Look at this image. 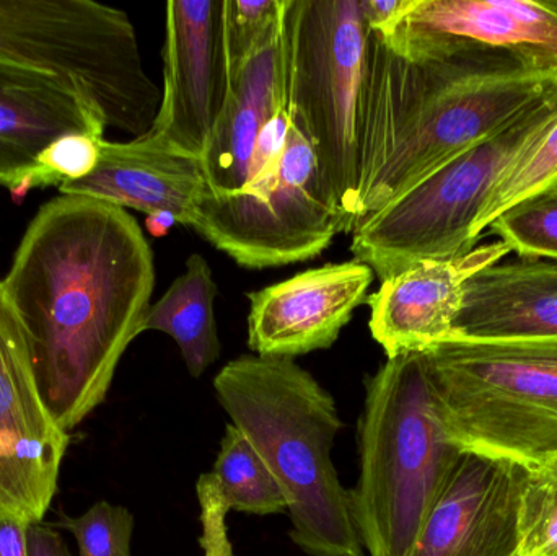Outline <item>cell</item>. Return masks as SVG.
Instances as JSON below:
<instances>
[{
    "label": "cell",
    "mask_w": 557,
    "mask_h": 556,
    "mask_svg": "<svg viewBox=\"0 0 557 556\" xmlns=\"http://www.w3.org/2000/svg\"><path fill=\"white\" fill-rule=\"evenodd\" d=\"M287 108L284 22L232 81L205 152L199 157L206 195L231 196L250 183L251 162L260 134Z\"/></svg>",
    "instance_id": "obj_18"
},
{
    "label": "cell",
    "mask_w": 557,
    "mask_h": 556,
    "mask_svg": "<svg viewBox=\"0 0 557 556\" xmlns=\"http://www.w3.org/2000/svg\"><path fill=\"white\" fill-rule=\"evenodd\" d=\"M198 496H208L225 512L255 516L287 512L281 489L247 437L227 424L211 473L198 480Z\"/></svg>",
    "instance_id": "obj_21"
},
{
    "label": "cell",
    "mask_w": 557,
    "mask_h": 556,
    "mask_svg": "<svg viewBox=\"0 0 557 556\" xmlns=\"http://www.w3.org/2000/svg\"><path fill=\"white\" fill-rule=\"evenodd\" d=\"M454 335L557 338V263L520 258L499 261L474 274L465 286Z\"/></svg>",
    "instance_id": "obj_19"
},
{
    "label": "cell",
    "mask_w": 557,
    "mask_h": 556,
    "mask_svg": "<svg viewBox=\"0 0 557 556\" xmlns=\"http://www.w3.org/2000/svg\"><path fill=\"white\" fill-rule=\"evenodd\" d=\"M59 526L74 535L78 556H133L134 516L124 506L100 502L77 518L62 516Z\"/></svg>",
    "instance_id": "obj_26"
},
{
    "label": "cell",
    "mask_w": 557,
    "mask_h": 556,
    "mask_svg": "<svg viewBox=\"0 0 557 556\" xmlns=\"http://www.w3.org/2000/svg\"><path fill=\"white\" fill-rule=\"evenodd\" d=\"M487 231L519 258L557 263V188L497 215Z\"/></svg>",
    "instance_id": "obj_24"
},
{
    "label": "cell",
    "mask_w": 557,
    "mask_h": 556,
    "mask_svg": "<svg viewBox=\"0 0 557 556\" xmlns=\"http://www.w3.org/2000/svg\"><path fill=\"white\" fill-rule=\"evenodd\" d=\"M556 120L557 90L395 201L366 215L352 232L354 258L383 283L419 261L447 260L473 250L474 227L487 199Z\"/></svg>",
    "instance_id": "obj_7"
},
{
    "label": "cell",
    "mask_w": 557,
    "mask_h": 556,
    "mask_svg": "<svg viewBox=\"0 0 557 556\" xmlns=\"http://www.w3.org/2000/svg\"><path fill=\"white\" fill-rule=\"evenodd\" d=\"M69 441L42 400L28 338L0 280V508L42 522Z\"/></svg>",
    "instance_id": "obj_10"
},
{
    "label": "cell",
    "mask_w": 557,
    "mask_h": 556,
    "mask_svg": "<svg viewBox=\"0 0 557 556\" xmlns=\"http://www.w3.org/2000/svg\"><path fill=\"white\" fill-rule=\"evenodd\" d=\"M287 108L317 160L321 188L352 234L359 214V123L369 28L360 0H287Z\"/></svg>",
    "instance_id": "obj_6"
},
{
    "label": "cell",
    "mask_w": 557,
    "mask_h": 556,
    "mask_svg": "<svg viewBox=\"0 0 557 556\" xmlns=\"http://www.w3.org/2000/svg\"><path fill=\"white\" fill-rule=\"evenodd\" d=\"M287 0H222V54L228 81L273 39Z\"/></svg>",
    "instance_id": "obj_23"
},
{
    "label": "cell",
    "mask_w": 557,
    "mask_h": 556,
    "mask_svg": "<svg viewBox=\"0 0 557 556\" xmlns=\"http://www.w3.org/2000/svg\"><path fill=\"white\" fill-rule=\"evenodd\" d=\"M42 400L71 433L104 400L156 287L149 240L124 208L61 195L29 222L2 280Z\"/></svg>",
    "instance_id": "obj_1"
},
{
    "label": "cell",
    "mask_w": 557,
    "mask_h": 556,
    "mask_svg": "<svg viewBox=\"0 0 557 556\" xmlns=\"http://www.w3.org/2000/svg\"><path fill=\"white\" fill-rule=\"evenodd\" d=\"M529 470L461 453L406 556H519Z\"/></svg>",
    "instance_id": "obj_12"
},
{
    "label": "cell",
    "mask_w": 557,
    "mask_h": 556,
    "mask_svg": "<svg viewBox=\"0 0 557 556\" xmlns=\"http://www.w3.org/2000/svg\"><path fill=\"white\" fill-rule=\"evenodd\" d=\"M214 392L276 480L292 542L308 556H367L331 457L343 421L330 392L294 359L258 355L227 362Z\"/></svg>",
    "instance_id": "obj_3"
},
{
    "label": "cell",
    "mask_w": 557,
    "mask_h": 556,
    "mask_svg": "<svg viewBox=\"0 0 557 556\" xmlns=\"http://www.w3.org/2000/svg\"><path fill=\"white\" fill-rule=\"evenodd\" d=\"M163 90L153 136L178 152H205L227 90L222 0L166 3Z\"/></svg>",
    "instance_id": "obj_13"
},
{
    "label": "cell",
    "mask_w": 557,
    "mask_h": 556,
    "mask_svg": "<svg viewBox=\"0 0 557 556\" xmlns=\"http://www.w3.org/2000/svg\"><path fill=\"white\" fill-rule=\"evenodd\" d=\"M556 90L557 67L509 52L412 62L369 32L357 147L360 221Z\"/></svg>",
    "instance_id": "obj_2"
},
{
    "label": "cell",
    "mask_w": 557,
    "mask_h": 556,
    "mask_svg": "<svg viewBox=\"0 0 557 556\" xmlns=\"http://www.w3.org/2000/svg\"><path fill=\"white\" fill-rule=\"evenodd\" d=\"M373 277L366 263L352 260L248 293V346L255 355L285 359L331 348L366 302Z\"/></svg>",
    "instance_id": "obj_14"
},
{
    "label": "cell",
    "mask_w": 557,
    "mask_h": 556,
    "mask_svg": "<svg viewBox=\"0 0 557 556\" xmlns=\"http://www.w3.org/2000/svg\"><path fill=\"white\" fill-rule=\"evenodd\" d=\"M540 473V475L545 477L548 482H552L553 485L557 486V464L555 466L549 467V469L543 470V472H536Z\"/></svg>",
    "instance_id": "obj_31"
},
{
    "label": "cell",
    "mask_w": 557,
    "mask_h": 556,
    "mask_svg": "<svg viewBox=\"0 0 557 556\" xmlns=\"http://www.w3.org/2000/svg\"><path fill=\"white\" fill-rule=\"evenodd\" d=\"M28 556H72L61 532L42 522L28 526Z\"/></svg>",
    "instance_id": "obj_30"
},
{
    "label": "cell",
    "mask_w": 557,
    "mask_h": 556,
    "mask_svg": "<svg viewBox=\"0 0 557 556\" xmlns=\"http://www.w3.org/2000/svg\"><path fill=\"white\" fill-rule=\"evenodd\" d=\"M28 526L15 512L0 508V556H28Z\"/></svg>",
    "instance_id": "obj_29"
},
{
    "label": "cell",
    "mask_w": 557,
    "mask_h": 556,
    "mask_svg": "<svg viewBox=\"0 0 557 556\" xmlns=\"http://www.w3.org/2000/svg\"><path fill=\"white\" fill-rule=\"evenodd\" d=\"M519 556H557V486L536 472L520 502Z\"/></svg>",
    "instance_id": "obj_27"
},
{
    "label": "cell",
    "mask_w": 557,
    "mask_h": 556,
    "mask_svg": "<svg viewBox=\"0 0 557 556\" xmlns=\"http://www.w3.org/2000/svg\"><path fill=\"white\" fill-rule=\"evenodd\" d=\"M191 228L250 270L311 260L343 234L321 188L313 149L294 123L277 172L237 195L202 196Z\"/></svg>",
    "instance_id": "obj_9"
},
{
    "label": "cell",
    "mask_w": 557,
    "mask_h": 556,
    "mask_svg": "<svg viewBox=\"0 0 557 556\" xmlns=\"http://www.w3.org/2000/svg\"><path fill=\"white\" fill-rule=\"evenodd\" d=\"M104 137L90 134H71L46 147L28 175L23 180L20 196L36 188L61 186L85 178L100 162L101 143Z\"/></svg>",
    "instance_id": "obj_25"
},
{
    "label": "cell",
    "mask_w": 557,
    "mask_h": 556,
    "mask_svg": "<svg viewBox=\"0 0 557 556\" xmlns=\"http://www.w3.org/2000/svg\"><path fill=\"white\" fill-rule=\"evenodd\" d=\"M59 195L88 196L147 218L169 214L193 227L196 206L208 191L201 160L186 156L152 133L129 143H101L97 169L59 186Z\"/></svg>",
    "instance_id": "obj_17"
},
{
    "label": "cell",
    "mask_w": 557,
    "mask_h": 556,
    "mask_svg": "<svg viewBox=\"0 0 557 556\" xmlns=\"http://www.w3.org/2000/svg\"><path fill=\"white\" fill-rule=\"evenodd\" d=\"M100 110L55 72L0 59V188L20 196L39 153L71 134L104 137Z\"/></svg>",
    "instance_id": "obj_16"
},
{
    "label": "cell",
    "mask_w": 557,
    "mask_h": 556,
    "mask_svg": "<svg viewBox=\"0 0 557 556\" xmlns=\"http://www.w3.org/2000/svg\"><path fill=\"white\" fill-rule=\"evenodd\" d=\"M0 59L74 82L107 127L133 139L156 123L162 91L144 71L124 10L94 0H0Z\"/></svg>",
    "instance_id": "obj_8"
},
{
    "label": "cell",
    "mask_w": 557,
    "mask_h": 556,
    "mask_svg": "<svg viewBox=\"0 0 557 556\" xmlns=\"http://www.w3.org/2000/svg\"><path fill=\"white\" fill-rule=\"evenodd\" d=\"M379 38L412 62L493 51L557 67V0H409Z\"/></svg>",
    "instance_id": "obj_11"
},
{
    "label": "cell",
    "mask_w": 557,
    "mask_h": 556,
    "mask_svg": "<svg viewBox=\"0 0 557 556\" xmlns=\"http://www.w3.org/2000/svg\"><path fill=\"white\" fill-rule=\"evenodd\" d=\"M557 188V120L510 166L500 180L474 227V242H480L494 219L525 199Z\"/></svg>",
    "instance_id": "obj_22"
},
{
    "label": "cell",
    "mask_w": 557,
    "mask_h": 556,
    "mask_svg": "<svg viewBox=\"0 0 557 556\" xmlns=\"http://www.w3.org/2000/svg\"><path fill=\"white\" fill-rule=\"evenodd\" d=\"M215 296L218 286L211 267L202 255L193 254L185 271L157 302L150 304L140 326V333L172 336L193 378H201L221 358Z\"/></svg>",
    "instance_id": "obj_20"
},
{
    "label": "cell",
    "mask_w": 557,
    "mask_h": 556,
    "mask_svg": "<svg viewBox=\"0 0 557 556\" xmlns=\"http://www.w3.org/2000/svg\"><path fill=\"white\" fill-rule=\"evenodd\" d=\"M509 254L504 242H491L460 257L419 261L383 281L366 300L373 339L393 358L450 338L468 281Z\"/></svg>",
    "instance_id": "obj_15"
},
{
    "label": "cell",
    "mask_w": 557,
    "mask_h": 556,
    "mask_svg": "<svg viewBox=\"0 0 557 556\" xmlns=\"http://www.w3.org/2000/svg\"><path fill=\"white\" fill-rule=\"evenodd\" d=\"M408 5L409 0H360L367 28L379 36L392 32Z\"/></svg>",
    "instance_id": "obj_28"
},
{
    "label": "cell",
    "mask_w": 557,
    "mask_h": 556,
    "mask_svg": "<svg viewBox=\"0 0 557 556\" xmlns=\"http://www.w3.org/2000/svg\"><path fill=\"white\" fill-rule=\"evenodd\" d=\"M422 356L451 446L529 472L557 464V338L454 335Z\"/></svg>",
    "instance_id": "obj_4"
},
{
    "label": "cell",
    "mask_w": 557,
    "mask_h": 556,
    "mask_svg": "<svg viewBox=\"0 0 557 556\" xmlns=\"http://www.w3.org/2000/svg\"><path fill=\"white\" fill-rule=\"evenodd\" d=\"M359 443L360 541L367 556H406L460 454L438 423L422 353L393 356L367 379Z\"/></svg>",
    "instance_id": "obj_5"
}]
</instances>
